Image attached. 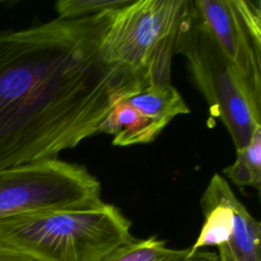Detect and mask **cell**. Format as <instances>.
Segmentation results:
<instances>
[{
  "label": "cell",
  "instance_id": "1",
  "mask_svg": "<svg viewBox=\"0 0 261 261\" xmlns=\"http://www.w3.org/2000/svg\"><path fill=\"white\" fill-rule=\"evenodd\" d=\"M113 13L0 31V170L76 147L118 98L149 85L103 58Z\"/></svg>",
  "mask_w": 261,
  "mask_h": 261
},
{
  "label": "cell",
  "instance_id": "2",
  "mask_svg": "<svg viewBox=\"0 0 261 261\" xmlns=\"http://www.w3.org/2000/svg\"><path fill=\"white\" fill-rule=\"evenodd\" d=\"M132 223L114 205L22 213L0 219V237L47 261H102L134 239Z\"/></svg>",
  "mask_w": 261,
  "mask_h": 261
},
{
  "label": "cell",
  "instance_id": "3",
  "mask_svg": "<svg viewBox=\"0 0 261 261\" xmlns=\"http://www.w3.org/2000/svg\"><path fill=\"white\" fill-rule=\"evenodd\" d=\"M175 53L186 56L210 115L225 125L236 149L246 147L261 126V88L254 86L222 53L190 1Z\"/></svg>",
  "mask_w": 261,
  "mask_h": 261
},
{
  "label": "cell",
  "instance_id": "4",
  "mask_svg": "<svg viewBox=\"0 0 261 261\" xmlns=\"http://www.w3.org/2000/svg\"><path fill=\"white\" fill-rule=\"evenodd\" d=\"M190 0H134L114 11L101 44L103 58L143 75L150 85L170 84L172 55Z\"/></svg>",
  "mask_w": 261,
  "mask_h": 261
},
{
  "label": "cell",
  "instance_id": "5",
  "mask_svg": "<svg viewBox=\"0 0 261 261\" xmlns=\"http://www.w3.org/2000/svg\"><path fill=\"white\" fill-rule=\"evenodd\" d=\"M102 202L100 181L81 164L56 157L0 170V219Z\"/></svg>",
  "mask_w": 261,
  "mask_h": 261
},
{
  "label": "cell",
  "instance_id": "6",
  "mask_svg": "<svg viewBox=\"0 0 261 261\" xmlns=\"http://www.w3.org/2000/svg\"><path fill=\"white\" fill-rule=\"evenodd\" d=\"M194 7L225 57L261 88L260 0H195Z\"/></svg>",
  "mask_w": 261,
  "mask_h": 261
},
{
  "label": "cell",
  "instance_id": "7",
  "mask_svg": "<svg viewBox=\"0 0 261 261\" xmlns=\"http://www.w3.org/2000/svg\"><path fill=\"white\" fill-rule=\"evenodd\" d=\"M188 113L190 108L171 83L148 85L118 98L101 123L99 133L112 135L114 146L148 144L175 116Z\"/></svg>",
  "mask_w": 261,
  "mask_h": 261
},
{
  "label": "cell",
  "instance_id": "8",
  "mask_svg": "<svg viewBox=\"0 0 261 261\" xmlns=\"http://www.w3.org/2000/svg\"><path fill=\"white\" fill-rule=\"evenodd\" d=\"M228 201L234 214V227L230 240L219 246L218 261H261L260 222L230 191Z\"/></svg>",
  "mask_w": 261,
  "mask_h": 261
},
{
  "label": "cell",
  "instance_id": "9",
  "mask_svg": "<svg viewBox=\"0 0 261 261\" xmlns=\"http://www.w3.org/2000/svg\"><path fill=\"white\" fill-rule=\"evenodd\" d=\"M189 249H171L166 242L152 236L133 239L123 244L102 261H181L188 257Z\"/></svg>",
  "mask_w": 261,
  "mask_h": 261
},
{
  "label": "cell",
  "instance_id": "10",
  "mask_svg": "<svg viewBox=\"0 0 261 261\" xmlns=\"http://www.w3.org/2000/svg\"><path fill=\"white\" fill-rule=\"evenodd\" d=\"M224 174L239 187H261V126L254 132L249 144L237 150L236 161L223 169Z\"/></svg>",
  "mask_w": 261,
  "mask_h": 261
},
{
  "label": "cell",
  "instance_id": "11",
  "mask_svg": "<svg viewBox=\"0 0 261 261\" xmlns=\"http://www.w3.org/2000/svg\"><path fill=\"white\" fill-rule=\"evenodd\" d=\"M134 0H60L55 4L59 18L71 19L115 11L129 5Z\"/></svg>",
  "mask_w": 261,
  "mask_h": 261
},
{
  "label": "cell",
  "instance_id": "12",
  "mask_svg": "<svg viewBox=\"0 0 261 261\" xmlns=\"http://www.w3.org/2000/svg\"><path fill=\"white\" fill-rule=\"evenodd\" d=\"M0 261H47L28 248L0 237Z\"/></svg>",
  "mask_w": 261,
  "mask_h": 261
},
{
  "label": "cell",
  "instance_id": "13",
  "mask_svg": "<svg viewBox=\"0 0 261 261\" xmlns=\"http://www.w3.org/2000/svg\"><path fill=\"white\" fill-rule=\"evenodd\" d=\"M181 261H218V256L217 253L214 252L199 250L193 255H188V257Z\"/></svg>",
  "mask_w": 261,
  "mask_h": 261
}]
</instances>
